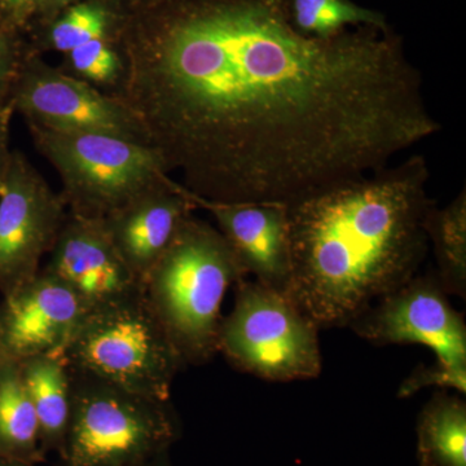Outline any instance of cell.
<instances>
[{
  "instance_id": "5b68a950",
  "label": "cell",
  "mask_w": 466,
  "mask_h": 466,
  "mask_svg": "<svg viewBox=\"0 0 466 466\" xmlns=\"http://www.w3.org/2000/svg\"><path fill=\"white\" fill-rule=\"evenodd\" d=\"M67 366L127 390L170 400L186 370L146 293L87 312L63 351Z\"/></svg>"
},
{
  "instance_id": "5bb4252c",
  "label": "cell",
  "mask_w": 466,
  "mask_h": 466,
  "mask_svg": "<svg viewBox=\"0 0 466 466\" xmlns=\"http://www.w3.org/2000/svg\"><path fill=\"white\" fill-rule=\"evenodd\" d=\"M189 192L168 177L101 219L125 265L144 285L187 218L196 210Z\"/></svg>"
},
{
  "instance_id": "7a4b0ae2",
  "label": "cell",
  "mask_w": 466,
  "mask_h": 466,
  "mask_svg": "<svg viewBox=\"0 0 466 466\" xmlns=\"http://www.w3.org/2000/svg\"><path fill=\"white\" fill-rule=\"evenodd\" d=\"M429 179L425 157L412 156L288 207L290 299L319 329L349 327L419 274Z\"/></svg>"
},
{
  "instance_id": "484cf974",
  "label": "cell",
  "mask_w": 466,
  "mask_h": 466,
  "mask_svg": "<svg viewBox=\"0 0 466 466\" xmlns=\"http://www.w3.org/2000/svg\"><path fill=\"white\" fill-rule=\"evenodd\" d=\"M55 2L61 3V5H66V3L73 2V0H55Z\"/></svg>"
},
{
  "instance_id": "cb8c5ba5",
  "label": "cell",
  "mask_w": 466,
  "mask_h": 466,
  "mask_svg": "<svg viewBox=\"0 0 466 466\" xmlns=\"http://www.w3.org/2000/svg\"><path fill=\"white\" fill-rule=\"evenodd\" d=\"M45 0H0V15L9 23H20L29 12L34 11Z\"/></svg>"
},
{
  "instance_id": "ac0fdd59",
  "label": "cell",
  "mask_w": 466,
  "mask_h": 466,
  "mask_svg": "<svg viewBox=\"0 0 466 466\" xmlns=\"http://www.w3.org/2000/svg\"><path fill=\"white\" fill-rule=\"evenodd\" d=\"M429 248L433 249L435 274L449 296L466 299V192L446 208H429L425 218Z\"/></svg>"
},
{
  "instance_id": "4fadbf2b",
  "label": "cell",
  "mask_w": 466,
  "mask_h": 466,
  "mask_svg": "<svg viewBox=\"0 0 466 466\" xmlns=\"http://www.w3.org/2000/svg\"><path fill=\"white\" fill-rule=\"evenodd\" d=\"M191 196L198 208L216 219L248 276L290 299L291 250L288 205L225 204Z\"/></svg>"
},
{
  "instance_id": "8fae6325",
  "label": "cell",
  "mask_w": 466,
  "mask_h": 466,
  "mask_svg": "<svg viewBox=\"0 0 466 466\" xmlns=\"http://www.w3.org/2000/svg\"><path fill=\"white\" fill-rule=\"evenodd\" d=\"M43 269L75 291L87 312L144 294L142 281L116 253L101 219L69 211Z\"/></svg>"
},
{
  "instance_id": "9a60e30c",
  "label": "cell",
  "mask_w": 466,
  "mask_h": 466,
  "mask_svg": "<svg viewBox=\"0 0 466 466\" xmlns=\"http://www.w3.org/2000/svg\"><path fill=\"white\" fill-rule=\"evenodd\" d=\"M21 375L39 425L43 455L61 452L72 416L70 370L61 354L35 355L20 361Z\"/></svg>"
},
{
  "instance_id": "3957f363",
  "label": "cell",
  "mask_w": 466,
  "mask_h": 466,
  "mask_svg": "<svg viewBox=\"0 0 466 466\" xmlns=\"http://www.w3.org/2000/svg\"><path fill=\"white\" fill-rule=\"evenodd\" d=\"M247 278L219 229L195 214L187 218L144 281L150 309L186 368L216 357L223 299Z\"/></svg>"
},
{
  "instance_id": "e0dca14e",
  "label": "cell",
  "mask_w": 466,
  "mask_h": 466,
  "mask_svg": "<svg viewBox=\"0 0 466 466\" xmlns=\"http://www.w3.org/2000/svg\"><path fill=\"white\" fill-rule=\"evenodd\" d=\"M417 459L431 466H466V401L435 392L417 421Z\"/></svg>"
},
{
  "instance_id": "52a82bcc",
  "label": "cell",
  "mask_w": 466,
  "mask_h": 466,
  "mask_svg": "<svg viewBox=\"0 0 466 466\" xmlns=\"http://www.w3.org/2000/svg\"><path fill=\"white\" fill-rule=\"evenodd\" d=\"M235 305L222 318L218 354L242 373L272 382L321 373L320 329L288 296L258 281L235 285Z\"/></svg>"
},
{
  "instance_id": "44dd1931",
  "label": "cell",
  "mask_w": 466,
  "mask_h": 466,
  "mask_svg": "<svg viewBox=\"0 0 466 466\" xmlns=\"http://www.w3.org/2000/svg\"><path fill=\"white\" fill-rule=\"evenodd\" d=\"M66 55V60L58 69L101 91H109L121 78L124 66L112 38L94 39Z\"/></svg>"
},
{
  "instance_id": "30bf717a",
  "label": "cell",
  "mask_w": 466,
  "mask_h": 466,
  "mask_svg": "<svg viewBox=\"0 0 466 466\" xmlns=\"http://www.w3.org/2000/svg\"><path fill=\"white\" fill-rule=\"evenodd\" d=\"M9 101L27 127L106 134L146 144L139 126L115 97L34 54L27 55Z\"/></svg>"
},
{
  "instance_id": "4316f807",
  "label": "cell",
  "mask_w": 466,
  "mask_h": 466,
  "mask_svg": "<svg viewBox=\"0 0 466 466\" xmlns=\"http://www.w3.org/2000/svg\"><path fill=\"white\" fill-rule=\"evenodd\" d=\"M419 466H431L428 462L422 461V460H419Z\"/></svg>"
},
{
  "instance_id": "6da1fadb",
  "label": "cell",
  "mask_w": 466,
  "mask_h": 466,
  "mask_svg": "<svg viewBox=\"0 0 466 466\" xmlns=\"http://www.w3.org/2000/svg\"><path fill=\"white\" fill-rule=\"evenodd\" d=\"M116 46L106 91L192 195L296 204L388 167L441 122L388 27L306 35L289 0H177Z\"/></svg>"
},
{
  "instance_id": "d6986e66",
  "label": "cell",
  "mask_w": 466,
  "mask_h": 466,
  "mask_svg": "<svg viewBox=\"0 0 466 466\" xmlns=\"http://www.w3.org/2000/svg\"><path fill=\"white\" fill-rule=\"evenodd\" d=\"M289 11L297 29L317 38L339 35L349 26H389L380 12L351 0H289Z\"/></svg>"
},
{
  "instance_id": "ffe728a7",
  "label": "cell",
  "mask_w": 466,
  "mask_h": 466,
  "mask_svg": "<svg viewBox=\"0 0 466 466\" xmlns=\"http://www.w3.org/2000/svg\"><path fill=\"white\" fill-rule=\"evenodd\" d=\"M112 24L113 14L108 5L97 0L78 3L52 24L48 46L67 54L94 39L112 38Z\"/></svg>"
},
{
  "instance_id": "277c9868",
  "label": "cell",
  "mask_w": 466,
  "mask_h": 466,
  "mask_svg": "<svg viewBox=\"0 0 466 466\" xmlns=\"http://www.w3.org/2000/svg\"><path fill=\"white\" fill-rule=\"evenodd\" d=\"M69 370L72 416L58 466H143L179 440L180 422L170 400Z\"/></svg>"
},
{
  "instance_id": "83f0119b",
  "label": "cell",
  "mask_w": 466,
  "mask_h": 466,
  "mask_svg": "<svg viewBox=\"0 0 466 466\" xmlns=\"http://www.w3.org/2000/svg\"><path fill=\"white\" fill-rule=\"evenodd\" d=\"M0 21H5V20H3V18H2V17H0Z\"/></svg>"
},
{
  "instance_id": "603a6c76",
  "label": "cell",
  "mask_w": 466,
  "mask_h": 466,
  "mask_svg": "<svg viewBox=\"0 0 466 466\" xmlns=\"http://www.w3.org/2000/svg\"><path fill=\"white\" fill-rule=\"evenodd\" d=\"M15 115L11 103L0 106V188L7 174L12 150L9 148V125Z\"/></svg>"
},
{
  "instance_id": "7402d4cb",
  "label": "cell",
  "mask_w": 466,
  "mask_h": 466,
  "mask_svg": "<svg viewBox=\"0 0 466 466\" xmlns=\"http://www.w3.org/2000/svg\"><path fill=\"white\" fill-rule=\"evenodd\" d=\"M8 27L0 24V106L11 103V94L27 57Z\"/></svg>"
},
{
  "instance_id": "ba28073f",
  "label": "cell",
  "mask_w": 466,
  "mask_h": 466,
  "mask_svg": "<svg viewBox=\"0 0 466 466\" xmlns=\"http://www.w3.org/2000/svg\"><path fill=\"white\" fill-rule=\"evenodd\" d=\"M360 339L377 346L422 345L466 394V324L451 305L435 269L417 274L377 299L350 323Z\"/></svg>"
},
{
  "instance_id": "d4e9b609",
  "label": "cell",
  "mask_w": 466,
  "mask_h": 466,
  "mask_svg": "<svg viewBox=\"0 0 466 466\" xmlns=\"http://www.w3.org/2000/svg\"><path fill=\"white\" fill-rule=\"evenodd\" d=\"M0 466H36V465L26 464V462L15 461V460L0 459Z\"/></svg>"
},
{
  "instance_id": "9c48e42d",
  "label": "cell",
  "mask_w": 466,
  "mask_h": 466,
  "mask_svg": "<svg viewBox=\"0 0 466 466\" xmlns=\"http://www.w3.org/2000/svg\"><path fill=\"white\" fill-rule=\"evenodd\" d=\"M60 193L20 150H12L0 188V293H16L41 271L66 222Z\"/></svg>"
},
{
  "instance_id": "7c38bea8",
  "label": "cell",
  "mask_w": 466,
  "mask_h": 466,
  "mask_svg": "<svg viewBox=\"0 0 466 466\" xmlns=\"http://www.w3.org/2000/svg\"><path fill=\"white\" fill-rule=\"evenodd\" d=\"M86 314L75 291L41 268L0 303V357L21 361L35 355H63Z\"/></svg>"
},
{
  "instance_id": "8992f818",
  "label": "cell",
  "mask_w": 466,
  "mask_h": 466,
  "mask_svg": "<svg viewBox=\"0 0 466 466\" xmlns=\"http://www.w3.org/2000/svg\"><path fill=\"white\" fill-rule=\"evenodd\" d=\"M36 150L60 177L67 211L104 219L170 177L158 153L146 144L97 133H57L29 126Z\"/></svg>"
},
{
  "instance_id": "2e32d148",
  "label": "cell",
  "mask_w": 466,
  "mask_h": 466,
  "mask_svg": "<svg viewBox=\"0 0 466 466\" xmlns=\"http://www.w3.org/2000/svg\"><path fill=\"white\" fill-rule=\"evenodd\" d=\"M0 459L33 465L46 460L20 361L5 357H0Z\"/></svg>"
}]
</instances>
